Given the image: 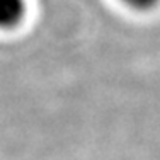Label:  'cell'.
<instances>
[{"instance_id": "7a4b0ae2", "label": "cell", "mask_w": 160, "mask_h": 160, "mask_svg": "<svg viewBox=\"0 0 160 160\" xmlns=\"http://www.w3.org/2000/svg\"><path fill=\"white\" fill-rule=\"evenodd\" d=\"M123 3H126L128 7L131 9H136V10H147V9H152L158 0H121Z\"/></svg>"}, {"instance_id": "6da1fadb", "label": "cell", "mask_w": 160, "mask_h": 160, "mask_svg": "<svg viewBox=\"0 0 160 160\" xmlns=\"http://www.w3.org/2000/svg\"><path fill=\"white\" fill-rule=\"evenodd\" d=\"M24 16V0H0V29L14 28Z\"/></svg>"}]
</instances>
